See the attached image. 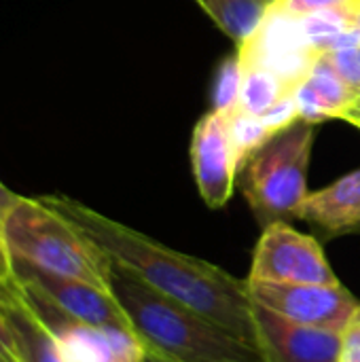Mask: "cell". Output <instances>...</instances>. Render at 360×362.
<instances>
[{
    "instance_id": "6",
    "label": "cell",
    "mask_w": 360,
    "mask_h": 362,
    "mask_svg": "<svg viewBox=\"0 0 360 362\" xmlns=\"http://www.w3.org/2000/svg\"><path fill=\"white\" fill-rule=\"evenodd\" d=\"M246 282L337 284L339 280L316 238L293 229L286 221H276L263 227Z\"/></svg>"
},
{
    "instance_id": "21",
    "label": "cell",
    "mask_w": 360,
    "mask_h": 362,
    "mask_svg": "<svg viewBox=\"0 0 360 362\" xmlns=\"http://www.w3.org/2000/svg\"><path fill=\"white\" fill-rule=\"evenodd\" d=\"M0 362H23L19 354L17 339L6 322V318L0 312Z\"/></svg>"
},
{
    "instance_id": "19",
    "label": "cell",
    "mask_w": 360,
    "mask_h": 362,
    "mask_svg": "<svg viewBox=\"0 0 360 362\" xmlns=\"http://www.w3.org/2000/svg\"><path fill=\"white\" fill-rule=\"evenodd\" d=\"M238 89H240V62L238 55H233L221 68L214 89V108L216 110L231 108L238 100Z\"/></svg>"
},
{
    "instance_id": "14",
    "label": "cell",
    "mask_w": 360,
    "mask_h": 362,
    "mask_svg": "<svg viewBox=\"0 0 360 362\" xmlns=\"http://www.w3.org/2000/svg\"><path fill=\"white\" fill-rule=\"evenodd\" d=\"M0 312L6 318L23 362H64L59 350L45 329V325L36 318L32 308L25 303L19 284L11 278L0 297Z\"/></svg>"
},
{
    "instance_id": "18",
    "label": "cell",
    "mask_w": 360,
    "mask_h": 362,
    "mask_svg": "<svg viewBox=\"0 0 360 362\" xmlns=\"http://www.w3.org/2000/svg\"><path fill=\"white\" fill-rule=\"evenodd\" d=\"M323 57L342 76V81L360 98V42L323 51Z\"/></svg>"
},
{
    "instance_id": "16",
    "label": "cell",
    "mask_w": 360,
    "mask_h": 362,
    "mask_svg": "<svg viewBox=\"0 0 360 362\" xmlns=\"http://www.w3.org/2000/svg\"><path fill=\"white\" fill-rule=\"evenodd\" d=\"M295 93V89L286 87L274 74L259 70V68H242L240 66V89L233 108L244 115L263 117L272 110L280 100Z\"/></svg>"
},
{
    "instance_id": "2",
    "label": "cell",
    "mask_w": 360,
    "mask_h": 362,
    "mask_svg": "<svg viewBox=\"0 0 360 362\" xmlns=\"http://www.w3.org/2000/svg\"><path fill=\"white\" fill-rule=\"evenodd\" d=\"M110 293L125 310L138 337L182 362H261L255 346L157 293L129 269L110 265Z\"/></svg>"
},
{
    "instance_id": "26",
    "label": "cell",
    "mask_w": 360,
    "mask_h": 362,
    "mask_svg": "<svg viewBox=\"0 0 360 362\" xmlns=\"http://www.w3.org/2000/svg\"><path fill=\"white\" fill-rule=\"evenodd\" d=\"M344 121L352 123L354 127H359L360 129V115H354V112H346V115H344Z\"/></svg>"
},
{
    "instance_id": "22",
    "label": "cell",
    "mask_w": 360,
    "mask_h": 362,
    "mask_svg": "<svg viewBox=\"0 0 360 362\" xmlns=\"http://www.w3.org/2000/svg\"><path fill=\"white\" fill-rule=\"evenodd\" d=\"M342 352H360V308L352 318L350 327L344 331V348Z\"/></svg>"
},
{
    "instance_id": "28",
    "label": "cell",
    "mask_w": 360,
    "mask_h": 362,
    "mask_svg": "<svg viewBox=\"0 0 360 362\" xmlns=\"http://www.w3.org/2000/svg\"><path fill=\"white\" fill-rule=\"evenodd\" d=\"M6 282H8V280H2V278H0V297H2V291H4V286H6Z\"/></svg>"
},
{
    "instance_id": "4",
    "label": "cell",
    "mask_w": 360,
    "mask_h": 362,
    "mask_svg": "<svg viewBox=\"0 0 360 362\" xmlns=\"http://www.w3.org/2000/svg\"><path fill=\"white\" fill-rule=\"evenodd\" d=\"M312 144L314 125L299 119L280 129L240 168L242 193L261 227L297 218L308 197Z\"/></svg>"
},
{
    "instance_id": "15",
    "label": "cell",
    "mask_w": 360,
    "mask_h": 362,
    "mask_svg": "<svg viewBox=\"0 0 360 362\" xmlns=\"http://www.w3.org/2000/svg\"><path fill=\"white\" fill-rule=\"evenodd\" d=\"M212 21L231 38L242 45L259 28L269 11L265 0H195Z\"/></svg>"
},
{
    "instance_id": "23",
    "label": "cell",
    "mask_w": 360,
    "mask_h": 362,
    "mask_svg": "<svg viewBox=\"0 0 360 362\" xmlns=\"http://www.w3.org/2000/svg\"><path fill=\"white\" fill-rule=\"evenodd\" d=\"M19 199H21V195L13 193L8 187H4V185L0 182V227H2V223H4V218L8 216V212L19 204Z\"/></svg>"
},
{
    "instance_id": "5",
    "label": "cell",
    "mask_w": 360,
    "mask_h": 362,
    "mask_svg": "<svg viewBox=\"0 0 360 362\" xmlns=\"http://www.w3.org/2000/svg\"><path fill=\"white\" fill-rule=\"evenodd\" d=\"M17 284L25 303L51 333L64 362H142L146 344L138 333L119 327H93L79 322L57 310L34 286L23 282Z\"/></svg>"
},
{
    "instance_id": "25",
    "label": "cell",
    "mask_w": 360,
    "mask_h": 362,
    "mask_svg": "<svg viewBox=\"0 0 360 362\" xmlns=\"http://www.w3.org/2000/svg\"><path fill=\"white\" fill-rule=\"evenodd\" d=\"M142 362H182V361L172 358V356H168V354H163V352H159V350H155V348L146 346V352H144V358H142Z\"/></svg>"
},
{
    "instance_id": "10",
    "label": "cell",
    "mask_w": 360,
    "mask_h": 362,
    "mask_svg": "<svg viewBox=\"0 0 360 362\" xmlns=\"http://www.w3.org/2000/svg\"><path fill=\"white\" fill-rule=\"evenodd\" d=\"M11 263H13V278L17 282L30 284L36 291H40L66 316L93 327H119V329L134 331L125 310L119 305V301L112 297L110 291L98 288L81 280L49 274L23 261H11Z\"/></svg>"
},
{
    "instance_id": "11",
    "label": "cell",
    "mask_w": 360,
    "mask_h": 362,
    "mask_svg": "<svg viewBox=\"0 0 360 362\" xmlns=\"http://www.w3.org/2000/svg\"><path fill=\"white\" fill-rule=\"evenodd\" d=\"M255 348L261 362H339L344 333L303 327L252 303Z\"/></svg>"
},
{
    "instance_id": "29",
    "label": "cell",
    "mask_w": 360,
    "mask_h": 362,
    "mask_svg": "<svg viewBox=\"0 0 360 362\" xmlns=\"http://www.w3.org/2000/svg\"><path fill=\"white\" fill-rule=\"evenodd\" d=\"M352 112H360V98H359V102H356V106L352 108Z\"/></svg>"
},
{
    "instance_id": "17",
    "label": "cell",
    "mask_w": 360,
    "mask_h": 362,
    "mask_svg": "<svg viewBox=\"0 0 360 362\" xmlns=\"http://www.w3.org/2000/svg\"><path fill=\"white\" fill-rule=\"evenodd\" d=\"M229 112V125H231V138L238 151L240 168L265 144L269 142L278 132H274L261 117L244 115L238 108H225Z\"/></svg>"
},
{
    "instance_id": "7",
    "label": "cell",
    "mask_w": 360,
    "mask_h": 362,
    "mask_svg": "<svg viewBox=\"0 0 360 362\" xmlns=\"http://www.w3.org/2000/svg\"><path fill=\"white\" fill-rule=\"evenodd\" d=\"M238 62L242 68H259L286 87L297 89L310 74L320 51L310 42L301 19L269 8L259 28L238 45Z\"/></svg>"
},
{
    "instance_id": "27",
    "label": "cell",
    "mask_w": 360,
    "mask_h": 362,
    "mask_svg": "<svg viewBox=\"0 0 360 362\" xmlns=\"http://www.w3.org/2000/svg\"><path fill=\"white\" fill-rule=\"evenodd\" d=\"M354 28H356V34H359L360 38V8L359 13H356V19H354Z\"/></svg>"
},
{
    "instance_id": "24",
    "label": "cell",
    "mask_w": 360,
    "mask_h": 362,
    "mask_svg": "<svg viewBox=\"0 0 360 362\" xmlns=\"http://www.w3.org/2000/svg\"><path fill=\"white\" fill-rule=\"evenodd\" d=\"M0 278H2V280H11V278H13V263H11L8 250H6V246H4L2 233H0Z\"/></svg>"
},
{
    "instance_id": "20",
    "label": "cell",
    "mask_w": 360,
    "mask_h": 362,
    "mask_svg": "<svg viewBox=\"0 0 360 362\" xmlns=\"http://www.w3.org/2000/svg\"><path fill=\"white\" fill-rule=\"evenodd\" d=\"M360 0H276L269 8L282 11L291 17H308L327 8H359Z\"/></svg>"
},
{
    "instance_id": "13",
    "label": "cell",
    "mask_w": 360,
    "mask_h": 362,
    "mask_svg": "<svg viewBox=\"0 0 360 362\" xmlns=\"http://www.w3.org/2000/svg\"><path fill=\"white\" fill-rule=\"evenodd\" d=\"M295 100L299 117L316 125L329 119H344V115L356 106L359 95L342 81L320 53L306 81L295 89Z\"/></svg>"
},
{
    "instance_id": "30",
    "label": "cell",
    "mask_w": 360,
    "mask_h": 362,
    "mask_svg": "<svg viewBox=\"0 0 360 362\" xmlns=\"http://www.w3.org/2000/svg\"><path fill=\"white\" fill-rule=\"evenodd\" d=\"M265 2H267V4H269V6H272V4H274V2H276V0H265Z\"/></svg>"
},
{
    "instance_id": "8",
    "label": "cell",
    "mask_w": 360,
    "mask_h": 362,
    "mask_svg": "<svg viewBox=\"0 0 360 362\" xmlns=\"http://www.w3.org/2000/svg\"><path fill=\"white\" fill-rule=\"evenodd\" d=\"M248 284V297L291 322L344 333L356 316L360 301L342 284Z\"/></svg>"
},
{
    "instance_id": "9",
    "label": "cell",
    "mask_w": 360,
    "mask_h": 362,
    "mask_svg": "<svg viewBox=\"0 0 360 362\" xmlns=\"http://www.w3.org/2000/svg\"><path fill=\"white\" fill-rule=\"evenodd\" d=\"M191 161L197 191L208 208H223L233 195L240 174V159L231 138L229 112H206L193 132Z\"/></svg>"
},
{
    "instance_id": "12",
    "label": "cell",
    "mask_w": 360,
    "mask_h": 362,
    "mask_svg": "<svg viewBox=\"0 0 360 362\" xmlns=\"http://www.w3.org/2000/svg\"><path fill=\"white\" fill-rule=\"evenodd\" d=\"M297 218L329 240L360 233V168L316 193H308Z\"/></svg>"
},
{
    "instance_id": "3",
    "label": "cell",
    "mask_w": 360,
    "mask_h": 362,
    "mask_svg": "<svg viewBox=\"0 0 360 362\" xmlns=\"http://www.w3.org/2000/svg\"><path fill=\"white\" fill-rule=\"evenodd\" d=\"M0 233L11 261L110 291L112 261L91 238L38 197H21Z\"/></svg>"
},
{
    "instance_id": "1",
    "label": "cell",
    "mask_w": 360,
    "mask_h": 362,
    "mask_svg": "<svg viewBox=\"0 0 360 362\" xmlns=\"http://www.w3.org/2000/svg\"><path fill=\"white\" fill-rule=\"evenodd\" d=\"M38 199L76 225L112 263L129 269L157 293L255 346L252 301L246 280L231 276L214 263L163 246L72 197L40 195Z\"/></svg>"
}]
</instances>
